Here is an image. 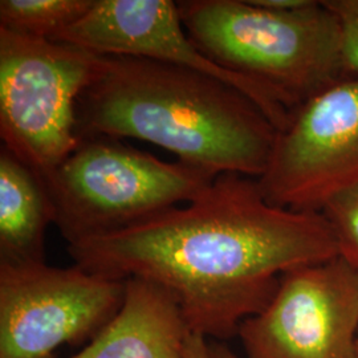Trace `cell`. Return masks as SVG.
<instances>
[{
	"label": "cell",
	"instance_id": "3",
	"mask_svg": "<svg viewBox=\"0 0 358 358\" xmlns=\"http://www.w3.org/2000/svg\"><path fill=\"white\" fill-rule=\"evenodd\" d=\"M180 20L217 66L254 81L292 113L346 76L343 31L324 1L275 11L254 0H182Z\"/></svg>",
	"mask_w": 358,
	"mask_h": 358
},
{
	"label": "cell",
	"instance_id": "13",
	"mask_svg": "<svg viewBox=\"0 0 358 358\" xmlns=\"http://www.w3.org/2000/svg\"><path fill=\"white\" fill-rule=\"evenodd\" d=\"M321 213L332 227L340 256L358 271V183L334 194Z\"/></svg>",
	"mask_w": 358,
	"mask_h": 358
},
{
	"label": "cell",
	"instance_id": "15",
	"mask_svg": "<svg viewBox=\"0 0 358 358\" xmlns=\"http://www.w3.org/2000/svg\"><path fill=\"white\" fill-rule=\"evenodd\" d=\"M183 358H214L207 337L190 331L183 345Z\"/></svg>",
	"mask_w": 358,
	"mask_h": 358
},
{
	"label": "cell",
	"instance_id": "8",
	"mask_svg": "<svg viewBox=\"0 0 358 358\" xmlns=\"http://www.w3.org/2000/svg\"><path fill=\"white\" fill-rule=\"evenodd\" d=\"M238 337L247 358H358V271L343 256L284 273Z\"/></svg>",
	"mask_w": 358,
	"mask_h": 358
},
{
	"label": "cell",
	"instance_id": "2",
	"mask_svg": "<svg viewBox=\"0 0 358 358\" xmlns=\"http://www.w3.org/2000/svg\"><path fill=\"white\" fill-rule=\"evenodd\" d=\"M77 117L81 138L150 142L214 177H262L278 136L259 106L220 78L129 56H100Z\"/></svg>",
	"mask_w": 358,
	"mask_h": 358
},
{
	"label": "cell",
	"instance_id": "11",
	"mask_svg": "<svg viewBox=\"0 0 358 358\" xmlns=\"http://www.w3.org/2000/svg\"><path fill=\"white\" fill-rule=\"evenodd\" d=\"M53 223L43 179L3 145L0 148V263L44 260V238Z\"/></svg>",
	"mask_w": 358,
	"mask_h": 358
},
{
	"label": "cell",
	"instance_id": "9",
	"mask_svg": "<svg viewBox=\"0 0 358 358\" xmlns=\"http://www.w3.org/2000/svg\"><path fill=\"white\" fill-rule=\"evenodd\" d=\"M51 40L100 56L138 57L203 72L241 90L278 131L289 121L291 113L268 90L217 66L196 48L180 20L177 1L94 0L85 16Z\"/></svg>",
	"mask_w": 358,
	"mask_h": 358
},
{
	"label": "cell",
	"instance_id": "14",
	"mask_svg": "<svg viewBox=\"0 0 358 358\" xmlns=\"http://www.w3.org/2000/svg\"><path fill=\"white\" fill-rule=\"evenodd\" d=\"M324 3L341 24L346 75H358V0H325Z\"/></svg>",
	"mask_w": 358,
	"mask_h": 358
},
{
	"label": "cell",
	"instance_id": "6",
	"mask_svg": "<svg viewBox=\"0 0 358 358\" xmlns=\"http://www.w3.org/2000/svg\"><path fill=\"white\" fill-rule=\"evenodd\" d=\"M127 280L45 262L0 263V358H55L96 338L124 304Z\"/></svg>",
	"mask_w": 358,
	"mask_h": 358
},
{
	"label": "cell",
	"instance_id": "7",
	"mask_svg": "<svg viewBox=\"0 0 358 358\" xmlns=\"http://www.w3.org/2000/svg\"><path fill=\"white\" fill-rule=\"evenodd\" d=\"M257 183L271 205L309 213L358 183V75L294 109Z\"/></svg>",
	"mask_w": 358,
	"mask_h": 358
},
{
	"label": "cell",
	"instance_id": "17",
	"mask_svg": "<svg viewBox=\"0 0 358 358\" xmlns=\"http://www.w3.org/2000/svg\"><path fill=\"white\" fill-rule=\"evenodd\" d=\"M210 348H211V353L214 358H241L224 344H213V345H210Z\"/></svg>",
	"mask_w": 358,
	"mask_h": 358
},
{
	"label": "cell",
	"instance_id": "5",
	"mask_svg": "<svg viewBox=\"0 0 358 358\" xmlns=\"http://www.w3.org/2000/svg\"><path fill=\"white\" fill-rule=\"evenodd\" d=\"M100 55L0 28L1 145L44 180L81 142L77 103Z\"/></svg>",
	"mask_w": 358,
	"mask_h": 358
},
{
	"label": "cell",
	"instance_id": "1",
	"mask_svg": "<svg viewBox=\"0 0 358 358\" xmlns=\"http://www.w3.org/2000/svg\"><path fill=\"white\" fill-rule=\"evenodd\" d=\"M68 254L93 273L159 285L192 332L229 340L268 306L284 273L340 251L322 213L271 205L257 179L227 173L192 202Z\"/></svg>",
	"mask_w": 358,
	"mask_h": 358
},
{
	"label": "cell",
	"instance_id": "10",
	"mask_svg": "<svg viewBox=\"0 0 358 358\" xmlns=\"http://www.w3.org/2000/svg\"><path fill=\"white\" fill-rule=\"evenodd\" d=\"M189 332L178 304L167 291L131 278L115 319L71 358H183Z\"/></svg>",
	"mask_w": 358,
	"mask_h": 358
},
{
	"label": "cell",
	"instance_id": "16",
	"mask_svg": "<svg viewBox=\"0 0 358 358\" xmlns=\"http://www.w3.org/2000/svg\"><path fill=\"white\" fill-rule=\"evenodd\" d=\"M256 4L275 11H292L306 7L310 0H254Z\"/></svg>",
	"mask_w": 358,
	"mask_h": 358
},
{
	"label": "cell",
	"instance_id": "4",
	"mask_svg": "<svg viewBox=\"0 0 358 358\" xmlns=\"http://www.w3.org/2000/svg\"><path fill=\"white\" fill-rule=\"evenodd\" d=\"M214 176L109 137H84L50 178L53 224L69 244L127 230L198 198Z\"/></svg>",
	"mask_w": 358,
	"mask_h": 358
},
{
	"label": "cell",
	"instance_id": "12",
	"mask_svg": "<svg viewBox=\"0 0 358 358\" xmlns=\"http://www.w3.org/2000/svg\"><path fill=\"white\" fill-rule=\"evenodd\" d=\"M93 4L94 0H1L0 28L51 40L85 16Z\"/></svg>",
	"mask_w": 358,
	"mask_h": 358
}]
</instances>
